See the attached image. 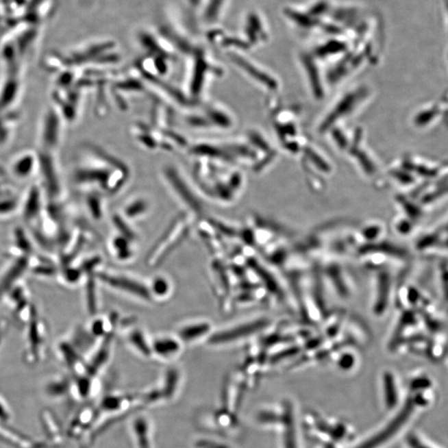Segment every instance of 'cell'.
Listing matches in <instances>:
<instances>
[{"label":"cell","instance_id":"cell-1","mask_svg":"<svg viewBox=\"0 0 448 448\" xmlns=\"http://www.w3.org/2000/svg\"><path fill=\"white\" fill-rule=\"evenodd\" d=\"M23 361L27 366L34 367L45 360L50 344L48 321L37 308L32 318L23 326Z\"/></svg>","mask_w":448,"mask_h":448},{"label":"cell","instance_id":"cell-2","mask_svg":"<svg viewBox=\"0 0 448 448\" xmlns=\"http://www.w3.org/2000/svg\"><path fill=\"white\" fill-rule=\"evenodd\" d=\"M1 299L10 313L12 322L21 328L30 321L38 308L33 293L23 279L12 286Z\"/></svg>","mask_w":448,"mask_h":448},{"label":"cell","instance_id":"cell-3","mask_svg":"<svg viewBox=\"0 0 448 448\" xmlns=\"http://www.w3.org/2000/svg\"><path fill=\"white\" fill-rule=\"evenodd\" d=\"M182 376L179 369L169 368L164 373L160 386L140 395L141 408H155L171 403L178 398L182 388Z\"/></svg>","mask_w":448,"mask_h":448},{"label":"cell","instance_id":"cell-4","mask_svg":"<svg viewBox=\"0 0 448 448\" xmlns=\"http://www.w3.org/2000/svg\"><path fill=\"white\" fill-rule=\"evenodd\" d=\"M97 419L96 404L88 403L78 410L66 426V440H75L79 443L92 431Z\"/></svg>","mask_w":448,"mask_h":448},{"label":"cell","instance_id":"cell-5","mask_svg":"<svg viewBox=\"0 0 448 448\" xmlns=\"http://www.w3.org/2000/svg\"><path fill=\"white\" fill-rule=\"evenodd\" d=\"M39 423L42 427L43 441L50 448H62L66 441L65 430L56 414L52 410L46 408L39 414Z\"/></svg>","mask_w":448,"mask_h":448},{"label":"cell","instance_id":"cell-6","mask_svg":"<svg viewBox=\"0 0 448 448\" xmlns=\"http://www.w3.org/2000/svg\"><path fill=\"white\" fill-rule=\"evenodd\" d=\"M129 427L135 448H154V432L149 416L141 410L136 412L132 416Z\"/></svg>","mask_w":448,"mask_h":448},{"label":"cell","instance_id":"cell-7","mask_svg":"<svg viewBox=\"0 0 448 448\" xmlns=\"http://www.w3.org/2000/svg\"><path fill=\"white\" fill-rule=\"evenodd\" d=\"M0 443L10 448H50L42 439L31 437L11 424H0Z\"/></svg>","mask_w":448,"mask_h":448},{"label":"cell","instance_id":"cell-8","mask_svg":"<svg viewBox=\"0 0 448 448\" xmlns=\"http://www.w3.org/2000/svg\"><path fill=\"white\" fill-rule=\"evenodd\" d=\"M232 0H199L198 10L200 21L208 27H216L223 21L229 11Z\"/></svg>","mask_w":448,"mask_h":448},{"label":"cell","instance_id":"cell-9","mask_svg":"<svg viewBox=\"0 0 448 448\" xmlns=\"http://www.w3.org/2000/svg\"><path fill=\"white\" fill-rule=\"evenodd\" d=\"M98 277L101 279L105 284H108L112 288L123 290L125 293L135 295L136 297L143 299V300H151V293L149 290L141 283L132 280L124 277H118L116 275H110L108 273H99Z\"/></svg>","mask_w":448,"mask_h":448},{"label":"cell","instance_id":"cell-10","mask_svg":"<svg viewBox=\"0 0 448 448\" xmlns=\"http://www.w3.org/2000/svg\"><path fill=\"white\" fill-rule=\"evenodd\" d=\"M71 384H72V377L69 373L54 375L47 379L43 385V394L47 399L54 402L60 403L65 400H70Z\"/></svg>","mask_w":448,"mask_h":448},{"label":"cell","instance_id":"cell-11","mask_svg":"<svg viewBox=\"0 0 448 448\" xmlns=\"http://www.w3.org/2000/svg\"><path fill=\"white\" fill-rule=\"evenodd\" d=\"M180 351V344L178 341L171 338H164L155 340L153 344L152 353L164 359H170L174 357Z\"/></svg>","mask_w":448,"mask_h":448},{"label":"cell","instance_id":"cell-12","mask_svg":"<svg viewBox=\"0 0 448 448\" xmlns=\"http://www.w3.org/2000/svg\"><path fill=\"white\" fill-rule=\"evenodd\" d=\"M211 326L210 324L197 323L186 326L179 331V336L184 341L190 342L199 339L204 335L210 332Z\"/></svg>","mask_w":448,"mask_h":448},{"label":"cell","instance_id":"cell-13","mask_svg":"<svg viewBox=\"0 0 448 448\" xmlns=\"http://www.w3.org/2000/svg\"><path fill=\"white\" fill-rule=\"evenodd\" d=\"M129 341L132 345L145 357H149L152 355V348L149 347L144 335L139 331L133 332L129 336Z\"/></svg>","mask_w":448,"mask_h":448},{"label":"cell","instance_id":"cell-14","mask_svg":"<svg viewBox=\"0 0 448 448\" xmlns=\"http://www.w3.org/2000/svg\"><path fill=\"white\" fill-rule=\"evenodd\" d=\"M129 241L128 238L121 235L114 239L113 246L115 247L118 258L121 260H127L132 257V253L129 249Z\"/></svg>","mask_w":448,"mask_h":448},{"label":"cell","instance_id":"cell-15","mask_svg":"<svg viewBox=\"0 0 448 448\" xmlns=\"http://www.w3.org/2000/svg\"><path fill=\"white\" fill-rule=\"evenodd\" d=\"M14 419V412L9 402L0 395V424H10Z\"/></svg>","mask_w":448,"mask_h":448},{"label":"cell","instance_id":"cell-16","mask_svg":"<svg viewBox=\"0 0 448 448\" xmlns=\"http://www.w3.org/2000/svg\"><path fill=\"white\" fill-rule=\"evenodd\" d=\"M147 210V203L143 199L136 200V201L129 204L125 208V215L131 219L139 217L140 215L143 214Z\"/></svg>","mask_w":448,"mask_h":448},{"label":"cell","instance_id":"cell-17","mask_svg":"<svg viewBox=\"0 0 448 448\" xmlns=\"http://www.w3.org/2000/svg\"><path fill=\"white\" fill-rule=\"evenodd\" d=\"M86 302L90 312L95 313L97 310V294L95 284L92 279H89L86 288Z\"/></svg>","mask_w":448,"mask_h":448},{"label":"cell","instance_id":"cell-18","mask_svg":"<svg viewBox=\"0 0 448 448\" xmlns=\"http://www.w3.org/2000/svg\"><path fill=\"white\" fill-rule=\"evenodd\" d=\"M153 293L158 297H164L170 290V285L166 279L163 277H157L153 282L152 284Z\"/></svg>","mask_w":448,"mask_h":448},{"label":"cell","instance_id":"cell-19","mask_svg":"<svg viewBox=\"0 0 448 448\" xmlns=\"http://www.w3.org/2000/svg\"><path fill=\"white\" fill-rule=\"evenodd\" d=\"M114 224H115L116 229L121 232V236L128 238L129 240H133V239H135V234H134L132 229H129V226L124 222L123 219L118 217V216H115V217H114Z\"/></svg>","mask_w":448,"mask_h":448},{"label":"cell","instance_id":"cell-20","mask_svg":"<svg viewBox=\"0 0 448 448\" xmlns=\"http://www.w3.org/2000/svg\"><path fill=\"white\" fill-rule=\"evenodd\" d=\"M192 448H227L223 443L210 438H199L192 444Z\"/></svg>","mask_w":448,"mask_h":448},{"label":"cell","instance_id":"cell-21","mask_svg":"<svg viewBox=\"0 0 448 448\" xmlns=\"http://www.w3.org/2000/svg\"><path fill=\"white\" fill-rule=\"evenodd\" d=\"M386 388H387V403L390 407L395 406L397 401V395L395 391V387L394 384V381L391 377H388L386 380Z\"/></svg>","mask_w":448,"mask_h":448},{"label":"cell","instance_id":"cell-22","mask_svg":"<svg viewBox=\"0 0 448 448\" xmlns=\"http://www.w3.org/2000/svg\"><path fill=\"white\" fill-rule=\"evenodd\" d=\"M11 321L6 319V318H1L0 319V352H1L3 344L10 331Z\"/></svg>","mask_w":448,"mask_h":448},{"label":"cell","instance_id":"cell-23","mask_svg":"<svg viewBox=\"0 0 448 448\" xmlns=\"http://www.w3.org/2000/svg\"><path fill=\"white\" fill-rule=\"evenodd\" d=\"M91 332L92 335L94 337L103 336L105 332L104 322L101 320H97L94 321L92 325Z\"/></svg>","mask_w":448,"mask_h":448},{"label":"cell","instance_id":"cell-24","mask_svg":"<svg viewBox=\"0 0 448 448\" xmlns=\"http://www.w3.org/2000/svg\"><path fill=\"white\" fill-rule=\"evenodd\" d=\"M430 385V379L427 378H419L414 381L412 387L414 390H424V388L426 390Z\"/></svg>","mask_w":448,"mask_h":448},{"label":"cell","instance_id":"cell-25","mask_svg":"<svg viewBox=\"0 0 448 448\" xmlns=\"http://www.w3.org/2000/svg\"><path fill=\"white\" fill-rule=\"evenodd\" d=\"M408 442L412 448H430L420 442L419 440L415 437V436L411 435L410 437H408Z\"/></svg>","mask_w":448,"mask_h":448}]
</instances>
